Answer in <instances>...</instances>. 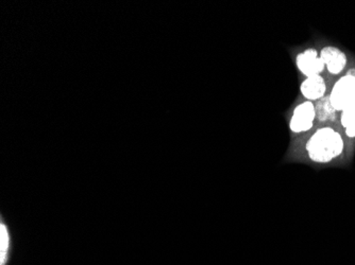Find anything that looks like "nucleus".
Instances as JSON below:
<instances>
[{
	"mask_svg": "<svg viewBox=\"0 0 355 265\" xmlns=\"http://www.w3.org/2000/svg\"><path fill=\"white\" fill-rule=\"evenodd\" d=\"M345 143L342 135L332 127L317 129L305 145V152L312 163L324 165L342 156Z\"/></svg>",
	"mask_w": 355,
	"mask_h": 265,
	"instance_id": "nucleus-1",
	"label": "nucleus"
},
{
	"mask_svg": "<svg viewBox=\"0 0 355 265\" xmlns=\"http://www.w3.org/2000/svg\"><path fill=\"white\" fill-rule=\"evenodd\" d=\"M330 101L336 111H343L355 102V77L344 75L335 83L330 93Z\"/></svg>",
	"mask_w": 355,
	"mask_h": 265,
	"instance_id": "nucleus-2",
	"label": "nucleus"
},
{
	"mask_svg": "<svg viewBox=\"0 0 355 265\" xmlns=\"http://www.w3.org/2000/svg\"><path fill=\"white\" fill-rule=\"evenodd\" d=\"M316 118L315 105L311 101L301 103L294 109L289 127L294 133H304L309 131L314 125Z\"/></svg>",
	"mask_w": 355,
	"mask_h": 265,
	"instance_id": "nucleus-3",
	"label": "nucleus"
},
{
	"mask_svg": "<svg viewBox=\"0 0 355 265\" xmlns=\"http://www.w3.org/2000/svg\"><path fill=\"white\" fill-rule=\"evenodd\" d=\"M296 65L300 73L306 77L321 75L326 68L324 61L314 48H309L299 53L296 57Z\"/></svg>",
	"mask_w": 355,
	"mask_h": 265,
	"instance_id": "nucleus-4",
	"label": "nucleus"
},
{
	"mask_svg": "<svg viewBox=\"0 0 355 265\" xmlns=\"http://www.w3.org/2000/svg\"><path fill=\"white\" fill-rule=\"evenodd\" d=\"M319 55L331 75H340L345 71L348 64L347 55L340 49L333 46L322 48Z\"/></svg>",
	"mask_w": 355,
	"mask_h": 265,
	"instance_id": "nucleus-5",
	"label": "nucleus"
},
{
	"mask_svg": "<svg viewBox=\"0 0 355 265\" xmlns=\"http://www.w3.org/2000/svg\"><path fill=\"white\" fill-rule=\"evenodd\" d=\"M300 91L303 97L306 98L311 102L319 100L326 95V82L321 75L306 77L301 83Z\"/></svg>",
	"mask_w": 355,
	"mask_h": 265,
	"instance_id": "nucleus-6",
	"label": "nucleus"
},
{
	"mask_svg": "<svg viewBox=\"0 0 355 265\" xmlns=\"http://www.w3.org/2000/svg\"><path fill=\"white\" fill-rule=\"evenodd\" d=\"M315 111H316V118L319 122H328L333 121L336 117V111L331 104L330 95H324L319 100H317L315 104Z\"/></svg>",
	"mask_w": 355,
	"mask_h": 265,
	"instance_id": "nucleus-7",
	"label": "nucleus"
},
{
	"mask_svg": "<svg viewBox=\"0 0 355 265\" xmlns=\"http://www.w3.org/2000/svg\"><path fill=\"white\" fill-rule=\"evenodd\" d=\"M340 123L349 138H355V102L342 111Z\"/></svg>",
	"mask_w": 355,
	"mask_h": 265,
	"instance_id": "nucleus-8",
	"label": "nucleus"
},
{
	"mask_svg": "<svg viewBox=\"0 0 355 265\" xmlns=\"http://www.w3.org/2000/svg\"><path fill=\"white\" fill-rule=\"evenodd\" d=\"M0 239H1V246H0V265H5L9 259L10 237L7 227L3 223L0 225Z\"/></svg>",
	"mask_w": 355,
	"mask_h": 265,
	"instance_id": "nucleus-9",
	"label": "nucleus"
},
{
	"mask_svg": "<svg viewBox=\"0 0 355 265\" xmlns=\"http://www.w3.org/2000/svg\"><path fill=\"white\" fill-rule=\"evenodd\" d=\"M346 75H351V77H355V68L349 69V71H347Z\"/></svg>",
	"mask_w": 355,
	"mask_h": 265,
	"instance_id": "nucleus-10",
	"label": "nucleus"
}]
</instances>
